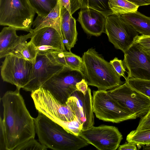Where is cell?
Returning a JSON list of instances; mask_svg holds the SVG:
<instances>
[{
    "label": "cell",
    "mask_w": 150,
    "mask_h": 150,
    "mask_svg": "<svg viewBox=\"0 0 150 150\" xmlns=\"http://www.w3.org/2000/svg\"><path fill=\"white\" fill-rule=\"evenodd\" d=\"M20 89L6 92L1 98L6 150H14L36 134L35 118L30 114Z\"/></svg>",
    "instance_id": "cell-1"
},
{
    "label": "cell",
    "mask_w": 150,
    "mask_h": 150,
    "mask_svg": "<svg viewBox=\"0 0 150 150\" xmlns=\"http://www.w3.org/2000/svg\"><path fill=\"white\" fill-rule=\"evenodd\" d=\"M126 140L136 145L150 144V129L132 131L127 136Z\"/></svg>",
    "instance_id": "cell-26"
},
{
    "label": "cell",
    "mask_w": 150,
    "mask_h": 150,
    "mask_svg": "<svg viewBox=\"0 0 150 150\" xmlns=\"http://www.w3.org/2000/svg\"><path fill=\"white\" fill-rule=\"evenodd\" d=\"M107 92L124 109L137 118L144 116L150 109V100L132 88L126 82Z\"/></svg>",
    "instance_id": "cell-9"
},
{
    "label": "cell",
    "mask_w": 150,
    "mask_h": 150,
    "mask_svg": "<svg viewBox=\"0 0 150 150\" xmlns=\"http://www.w3.org/2000/svg\"><path fill=\"white\" fill-rule=\"evenodd\" d=\"M55 53L57 59L62 64L72 69L82 72V58L73 54L71 51H55Z\"/></svg>",
    "instance_id": "cell-21"
},
{
    "label": "cell",
    "mask_w": 150,
    "mask_h": 150,
    "mask_svg": "<svg viewBox=\"0 0 150 150\" xmlns=\"http://www.w3.org/2000/svg\"></svg>",
    "instance_id": "cell-38"
},
{
    "label": "cell",
    "mask_w": 150,
    "mask_h": 150,
    "mask_svg": "<svg viewBox=\"0 0 150 150\" xmlns=\"http://www.w3.org/2000/svg\"><path fill=\"white\" fill-rule=\"evenodd\" d=\"M79 136L99 150H115L123 139L117 127L105 125L82 129Z\"/></svg>",
    "instance_id": "cell-12"
},
{
    "label": "cell",
    "mask_w": 150,
    "mask_h": 150,
    "mask_svg": "<svg viewBox=\"0 0 150 150\" xmlns=\"http://www.w3.org/2000/svg\"><path fill=\"white\" fill-rule=\"evenodd\" d=\"M133 44L142 52L150 57V35H138Z\"/></svg>",
    "instance_id": "cell-29"
},
{
    "label": "cell",
    "mask_w": 150,
    "mask_h": 150,
    "mask_svg": "<svg viewBox=\"0 0 150 150\" xmlns=\"http://www.w3.org/2000/svg\"><path fill=\"white\" fill-rule=\"evenodd\" d=\"M82 71L88 86L98 90H111L124 83L110 63L98 54L95 48L89 49L82 57Z\"/></svg>",
    "instance_id": "cell-3"
},
{
    "label": "cell",
    "mask_w": 150,
    "mask_h": 150,
    "mask_svg": "<svg viewBox=\"0 0 150 150\" xmlns=\"http://www.w3.org/2000/svg\"><path fill=\"white\" fill-rule=\"evenodd\" d=\"M17 30L10 26L4 27L0 33V58L5 57L11 54L20 43L31 38V32L24 35L18 36Z\"/></svg>",
    "instance_id": "cell-17"
},
{
    "label": "cell",
    "mask_w": 150,
    "mask_h": 150,
    "mask_svg": "<svg viewBox=\"0 0 150 150\" xmlns=\"http://www.w3.org/2000/svg\"><path fill=\"white\" fill-rule=\"evenodd\" d=\"M55 51H38L29 80L23 90L31 92L39 88L66 67L58 60Z\"/></svg>",
    "instance_id": "cell-5"
},
{
    "label": "cell",
    "mask_w": 150,
    "mask_h": 150,
    "mask_svg": "<svg viewBox=\"0 0 150 150\" xmlns=\"http://www.w3.org/2000/svg\"><path fill=\"white\" fill-rule=\"evenodd\" d=\"M124 54L122 61L128 70L127 78L150 80V57L134 44Z\"/></svg>",
    "instance_id": "cell-13"
},
{
    "label": "cell",
    "mask_w": 150,
    "mask_h": 150,
    "mask_svg": "<svg viewBox=\"0 0 150 150\" xmlns=\"http://www.w3.org/2000/svg\"><path fill=\"white\" fill-rule=\"evenodd\" d=\"M122 19L142 35H150V17L137 11L120 15Z\"/></svg>",
    "instance_id": "cell-20"
},
{
    "label": "cell",
    "mask_w": 150,
    "mask_h": 150,
    "mask_svg": "<svg viewBox=\"0 0 150 150\" xmlns=\"http://www.w3.org/2000/svg\"><path fill=\"white\" fill-rule=\"evenodd\" d=\"M83 79H86L82 72L65 67L41 87L49 91L60 104L66 105L69 98L78 91L77 83Z\"/></svg>",
    "instance_id": "cell-6"
},
{
    "label": "cell",
    "mask_w": 150,
    "mask_h": 150,
    "mask_svg": "<svg viewBox=\"0 0 150 150\" xmlns=\"http://www.w3.org/2000/svg\"><path fill=\"white\" fill-rule=\"evenodd\" d=\"M93 112L97 118L106 122L118 123L137 117L126 111L108 94L103 90L93 92Z\"/></svg>",
    "instance_id": "cell-8"
},
{
    "label": "cell",
    "mask_w": 150,
    "mask_h": 150,
    "mask_svg": "<svg viewBox=\"0 0 150 150\" xmlns=\"http://www.w3.org/2000/svg\"><path fill=\"white\" fill-rule=\"evenodd\" d=\"M136 145L132 143L128 142L120 145L118 148L119 150H133L137 149Z\"/></svg>",
    "instance_id": "cell-34"
},
{
    "label": "cell",
    "mask_w": 150,
    "mask_h": 150,
    "mask_svg": "<svg viewBox=\"0 0 150 150\" xmlns=\"http://www.w3.org/2000/svg\"><path fill=\"white\" fill-rule=\"evenodd\" d=\"M59 0H29L38 16L46 17L54 8Z\"/></svg>",
    "instance_id": "cell-24"
},
{
    "label": "cell",
    "mask_w": 150,
    "mask_h": 150,
    "mask_svg": "<svg viewBox=\"0 0 150 150\" xmlns=\"http://www.w3.org/2000/svg\"><path fill=\"white\" fill-rule=\"evenodd\" d=\"M150 129V109L144 116L141 118L136 130L140 131Z\"/></svg>",
    "instance_id": "cell-31"
},
{
    "label": "cell",
    "mask_w": 150,
    "mask_h": 150,
    "mask_svg": "<svg viewBox=\"0 0 150 150\" xmlns=\"http://www.w3.org/2000/svg\"><path fill=\"white\" fill-rule=\"evenodd\" d=\"M47 149L46 146L32 138L18 145L14 150H46Z\"/></svg>",
    "instance_id": "cell-28"
},
{
    "label": "cell",
    "mask_w": 150,
    "mask_h": 150,
    "mask_svg": "<svg viewBox=\"0 0 150 150\" xmlns=\"http://www.w3.org/2000/svg\"><path fill=\"white\" fill-rule=\"evenodd\" d=\"M72 15L65 7H61V30L65 46L69 51L74 47L77 40L76 21Z\"/></svg>",
    "instance_id": "cell-18"
},
{
    "label": "cell",
    "mask_w": 150,
    "mask_h": 150,
    "mask_svg": "<svg viewBox=\"0 0 150 150\" xmlns=\"http://www.w3.org/2000/svg\"><path fill=\"white\" fill-rule=\"evenodd\" d=\"M135 5L139 7L141 6L150 5V0H126Z\"/></svg>",
    "instance_id": "cell-35"
},
{
    "label": "cell",
    "mask_w": 150,
    "mask_h": 150,
    "mask_svg": "<svg viewBox=\"0 0 150 150\" xmlns=\"http://www.w3.org/2000/svg\"><path fill=\"white\" fill-rule=\"evenodd\" d=\"M38 52L36 47L30 41L19 44L11 54L24 59L34 64Z\"/></svg>",
    "instance_id": "cell-22"
},
{
    "label": "cell",
    "mask_w": 150,
    "mask_h": 150,
    "mask_svg": "<svg viewBox=\"0 0 150 150\" xmlns=\"http://www.w3.org/2000/svg\"><path fill=\"white\" fill-rule=\"evenodd\" d=\"M125 82L132 88L150 100V80L127 78Z\"/></svg>",
    "instance_id": "cell-27"
},
{
    "label": "cell",
    "mask_w": 150,
    "mask_h": 150,
    "mask_svg": "<svg viewBox=\"0 0 150 150\" xmlns=\"http://www.w3.org/2000/svg\"><path fill=\"white\" fill-rule=\"evenodd\" d=\"M30 32L32 33L30 41L35 46H47L53 47L57 51H66L63 40L56 29L45 27Z\"/></svg>",
    "instance_id": "cell-16"
},
{
    "label": "cell",
    "mask_w": 150,
    "mask_h": 150,
    "mask_svg": "<svg viewBox=\"0 0 150 150\" xmlns=\"http://www.w3.org/2000/svg\"><path fill=\"white\" fill-rule=\"evenodd\" d=\"M106 17L94 10L82 8L79 13L78 21L87 34L98 36L105 33Z\"/></svg>",
    "instance_id": "cell-15"
},
{
    "label": "cell",
    "mask_w": 150,
    "mask_h": 150,
    "mask_svg": "<svg viewBox=\"0 0 150 150\" xmlns=\"http://www.w3.org/2000/svg\"><path fill=\"white\" fill-rule=\"evenodd\" d=\"M0 150H6L5 133L1 117L0 119Z\"/></svg>",
    "instance_id": "cell-32"
},
{
    "label": "cell",
    "mask_w": 150,
    "mask_h": 150,
    "mask_svg": "<svg viewBox=\"0 0 150 150\" xmlns=\"http://www.w3.org/2000/svg\"><path fill=\"white\" fill-rule=\"evenodd\" d=\"M31 97L38 111L53 121L78 120L74 111L67 104H60L48 90L40 87L31 92Z\"/></svg>",
    "instance_id": "cell-7"
},
{
    "label": "cell",
    "mask_w": 150,
    "mask_h": 150,
    "mask_svg": "<svg viewBox=\"0 0 150 150\" xmlns=\"http://www.w3.org/2000/svg\"><path fill=\"white\" fill-rule=\"evenodd\" d=\"M88 85L85 79H83L76 84V87L78 91H79L84 94L86 92L88 88Z\"/></svg>",
    "instance_id": "cell-33"
},
{
    "label": "cell",
    "mask_w": 150,
    "mask_h": 150,
    "mask_svg": "<svg viewBox=\"0 0 150 150\" xmlns=\"http://www.w3.org/2000/svg\"><path fill=\"white\" fill-rule=\"evenodd\" d=\"M35 123L39 142L48 148L54 150H77L89 144L81 136L69 132L39 112L35 118Z\"/></svg>",
    "instance_id": "cell-2"
},
{
    "label": "cell",
    "mask_w": 150,
    "mask_h": 150,
    "mask_svg": "<svg viewBox=\"0 0 150 150\" xmlns=\"http://www.w3.org/2000/svg\"><path fill=\"white\" fill-rule=\"evenodd\" d=\"M61 7H64L72 14L70 8V0H59Z\"/></svg>",
    "instance_id": "cell-36"
},
{
    "label": "cell",
    "mask_w": 150,
    "mask_h": 150,
    "mask_svg": "<svg viewBox=\"0 0 150 150\" xmlns=\"http://www.w3.org/2000/svg\"><path fill=\"white\" fill-rule=\"evenodd\" d=\"M66 104L73 110L78 120L82 125V129H88L94 124L92 105V96L88 87L85 94L76 91L68 99Z\"/></svg>",
    "instance_id": "cell-14"
},
{
    "label": "cell",
    "mask_w": 150,
    "mask_h": 150,
    "mask_svg": "<svg viewBox=\"0 0 150 150\" xmlns=\"http://www.w3.org/2000/svg\"><path fill=\"white\" fill-rule=\"evenodd\" d=\"M105 33L109 42L124 53L139 35L138 33L125 21L120 15L115 14L106 17Z\"/></svg>",
    "instance_id": "cell-10"
},
{
    "label": "cell",
    "mask_w": 150,
    "mask_h": 150,
    "mask_svg": "<svg viewBox=\"0 0 150 150\" xmlns=\"http://www.w3.org/2000/svg\"><path fill=\"white\" fill-rule=\"evenodd\" d=\"M120 76H122L126 79L127 78L125 75L126 68L124 65L123 61L115 57L110 62Z\"/></svg>",
    "instance_id": "cell-30"
},
{
    "label": "cell",
    "mask_w": 150,
    "mask_h": 150,
    "mask_svg": "<svg viewBox=\"0 0 150 150\" xmlns=\"http://www.w3.org/2000/svg\"><path fill=\"white\" fill-rule=\"evenodd\" d=\"M61 8L58 0L55 7L47 16H38L33 21L32 26L33 28L30 32H35L44 27H52L58 32L63 40L61 28Z\"/></svg>",
    "instance_id": "cell-19"
},
{
    "label": "cell",
    "mask_w": 150,
    "mask_h": 150,
    "mask_svg": "<svg viewBox=\"0 0 150 150\" xmlns=\"http://www.w3.org/2000/svg\"><path fill=\"white\" fill-rule=\"evenodd\" d=\"M108 3L113 14L118 15L135 12L139 7L126 0H109Z\"/></svg>",
    "instance_id": "cell-25"
},
{
    "label": "cell",
    "mask_w": 150,
    "mask_h": 150,
    "mask_svg": "<svg viewBox=\"0 0 150 150\" xmlns=\"http://www.w3.org/2000/svg\"><path fill=\"white\" fill-rule=\"evenodd\" d=\"M80 8H91L101 13L105 17L113 14L109 5V0H77Z\"/></svg>",
    "instance_id": "cell-23"
},
{
    "label": "cell",
    "mask_w": 150,
    "mask_h": 150,
    "mask_svg": "<svg viewBox=\"0 0 150 150\" xmlns=\"http://www.w3.org/2000/svg\"><path fill=\"white\" fill-rule=\"evenodd\" d=\"M1 66L3 80L14 85L16 88H23L29 81L33 64L13 54L5 57Z\"/></svg>",
    "instance_id": "cell-11"
},
{
    "label": "cell",
    "mask_w": 150,
    "mask_h": 150,
    "mask_svg": "<svg viewBox=\"0 0 150 150\" xmlns=\"http://www.w3.org/2000/svg\"><path fill=\"white\" fill-rule=\"evenodd\" d=\"M35 12L29 0H0V24L30 32Z\"/></svg>",
    "instance_id": "cell-4"
},
{
    "label": "cell",
    "mask_w": 150,
    "mask_h": 150,
    "mask_svg": "<svg viewBox=\"0 0 150 150\" xmlns=\"http://www.w3.org/2000/svg\"><path fill=\"white\" fill-rule=\"evenodd\" d=\"M143 150H150V144L142 145Z\"/></svg>",
    "instance_id": "cell-37"
}]
</instances>
